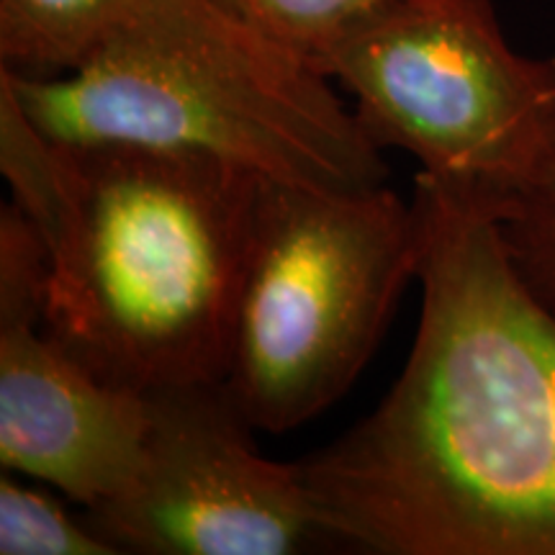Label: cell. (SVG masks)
Listing matches in <instances>:
<instances>
[{
    "label": "cell",
    "mask_w": 555,
    "mask_h": 555,
    "mask_svg": "<svg viewBox=\"0 0 555 555\" xmlns=\"http://www.w3.org/2000/svg\"><path fill=\"white\" fill-rule=\"evenodd\" d=\"M425 288L373 414L296 461L335 543L380 555H555V309L494 211L416 176Z\"/></svg>",
    "instance_id": "1"
},
{
    "label": "cell",
    "mask_w": 555,
    "mask_h": 555,
    "mask_svg": "<svg viewBox=\"0 0 555 555\" xmlns=\"http://www.w3.org/2000/svg\"><path fill=\"white\" fill-rule=\"evenodd\" d=\"M60 152L67 211L47 249V335L124 391L224 378L260 178L193 152Z\"/></svg>",
    "instance_id": "2"
},
{
    "label": "cell",
    "mask_w": 555,
    "mask_h": 555,
    "mask_svg": "<svg viewBox=\"0 0 555 555\" xmlns=\"http://www.w3.org/2000/svg\"><path fill=\"white\" fill-rule=\"evenodd\" d=\"M41 134L206 155L317 191L384 189L386 159L332 78L219 0H142L57 78L0 69Z\"/></svg>",
    "instance_id": "3"
},
{
    "label": "cell",
    "mask_w": 555,
    "mask_h": 555,
    "mask_svg": "<svg viewBox=\"0 0 555 555\" xmlns=\"http://www.w3.org/2000/svg\"><path fill=\"white\" fill-rule=\"evenodd\" d=\"M414 201L260 178L224 384L255 429L286 433L335 404L420 273Z\"/></svg>",
    "instance_id": "4"
},
{
    "label": "cell",
    "mask_w": 555,
    "mask_h": 555,
    "mask_svg": "<svg viewBox=\"0 0 555 555\" xmlns=\"http://www.w3.org/2000/svg\"><path fill=\"white\" fill-rule=\"evenodd\" d=\"M322 69L378 150L496 211L555 147V60L506 44L494 0H391L360 18Z\"/></svg>",
    "instance_id": "5"
},
{
    "label": "cell",
    "mask_w": 555,
    "mask_h": 555,
    "mask_svg": "<svg viewBox=\"0 0 555 555\" xmlns=\"http://www.w3.org/2000/svg\"><path fill=\"white\" fill-rule=\"evenodd\" d=\"M142 457L86 522L119 553L288 555L335 538L296 463H273L249 442L253 425L221 380L147 393Z\"/></svg>",
    "instance_id": "6"
},
{
    "label": "cell",
    "mask_w": 555,
    "mask_h": 555,
    "mask_svg": "<svg viewBox=\"0 0 555 555\" xmlns=\"http://www.w3.org/2000/svg\"><path fill=\"white\" fill-rule=\"evenodd\" d=\"M50 262L16 206L0 208V463L90 509L129 481L147 393L95 380L44 332Z\"/></svg>",
    "instance_id": "7"
},
{
    "label": "cell",
    "mask_w": 555,
    "mask_h": 555,
    "mask_svg": "<svg viewBox=\"0 0 555 555\" xmlns=\"http://www.w3.org/2000/svg\"><path fill=\"white\" fill-rule=\"evenodd\" d=\"M142 0H0V62L26 78L75 69Z\"/></svg>",
    "instance_id": "8"
},
{
    "label": "cell",
    "mask_w": 555,
    "mask_h": 555,
    "mask_svg": "<svg viewBox=\"0 0 555 555\" xmlns=\"http://www.w3.org/2000/svg\"><path fill=\"white\" fill-rule=\"evenodd\" d=\"M0 170L11 183L13 206L50 249L67 211V176L60 144L44 137L0 80Z\"/></svg>",
    "instance_id": "9"
},
{
    "label": "cell",
    "mask_w": 555,
    "mask_h": 555,
    "mask_svg": "<svg viewBox=\"0 0 555 555\" xmlns=\"http://www.w3.org/2000/svg\"><path fill=\"white\" fill-rule=\"evenodd\" d=\"M86 519L75 522L54 499L0 478V555H116Z\"/></svg>",
    "instance_id": "10"
},
{
    "label": "cell",
    "mask_w": 555,
    "mask_h": 555,
    "mask_svg": "<svg viewBox=\"0 0 555 555\" xmlns=\"http://www.w3.org/2000/svg\"><path fill=\"white\" fill-rule=\"evenodd\" d=\"M219 3L322 69L332 47L360 18L391 0H219Z\"/></svg>",
    "instance_id": "11"
},
{
    "label": "cell",
    "mask_w": 555,
    "mask_h": 555,
    "mask_svg": "<svg viewBox=\"0 0 555 555\" xmlns=\"http://www.w3.org/2000/svg\"><path fill=\"white\" fill-rule=\"evenodd\" d=\"M494 217L519 275L555 309V147L538 176L512 193Z\"/></svg>",
    "instance_id": "12"
}]
</instances>
